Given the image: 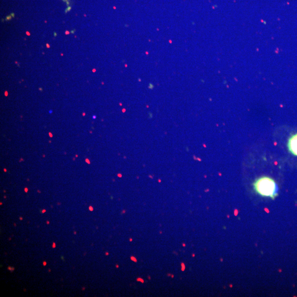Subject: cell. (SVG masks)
Listing matches in <instances>:
<instances>
[{
  "label": "cell",
  "mask_w": 297,
  "mask_h": 297,
  "mask_svg": "<svg viewBox=\"0 0 297 297\" xmlns=\"http://www.w3.org/2000/svg\"><path fill=\"white\" fill-rule=\"evenodd\" d=\"M288 148L291 153L297 156V134L289 138L288 142Z\"/></svg>",
  "instance_id": "obj_2"
},
{
  "label": "cell",
  "mask_w": 297,
  "mask_h": 297,
  "mask_svg": "<svg viewBox=\"0 0 297 297\" xmlns=\"http://www.w3.org/2000/svg\"><path fill=\"white\" fill-rule=\"evenodd\" d=\"M254 187L255 192L260 195L272 199L278 194V187L275 181L268 177H262L256 180Z\"/></svg>",
  "instance_id": "obj_1"
}]
</instances>
